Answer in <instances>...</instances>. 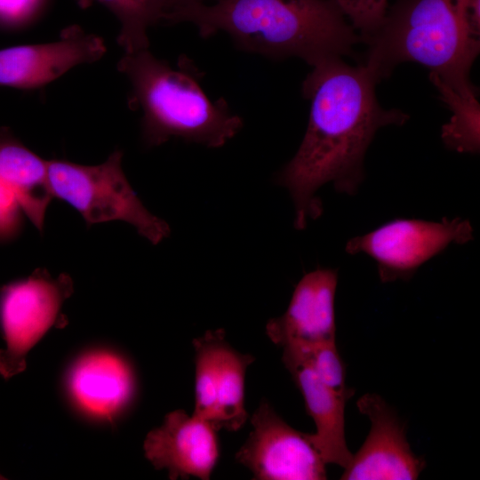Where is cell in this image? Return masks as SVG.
<instances>
[{
  "label": "cell",
  "instance_id": "4fadbf2b",
  "mask_svg": "<svg viewBox=\"0 0 480 480\" xmlns=\"http://www.w3.org/2000/svg\"><path fill=\"white\" fill-rule=\"evenodd\" d=\"M337 269L318 268L297 284L286 311L270 319L268 337L282 348L292 344L334 341Z\"/></svg>",
  "mask_w": 480,
  "mask_h": 480
},
{
  "label": "cell",
  "instance_id": "44dd1931",
  "mask_svg": "<svg viewBox=\"0 0 480 480\" xmlns=\"http://www.w3.org/2000/svg\"><path fill=\"white\" fill-rule=\"evenodd\" d=\"M45 0H0V27L17 28L31 22Z\"/></svg>",
  "mask_w": 480,
  "mask_h": 480
},
{
  "label": "cell",
  "instance_id": "6da1fadb",
  "mask_svg": "<svg viewBox=\"0 0 480 480\" xmlns=\"http://www.w3.org/2000/svg\"><path fill=\"white\" fill-rule=\"evenodd\" d=\"M379 82L362 63L351 66L340 57L313 66L303 81V96L310 100L308 127L296 154L276 177L293 201L295 228H305L308 219L322 214L316 192L324 184L332 182L338 192L355 195L377 131L409 119L400 109L381 107Z\"/></svg>",
  "mask_w": 480,
  "mask_h": 480
},
{
  "label": "cell",
  "instance_id": "ffe728a7",
  "mask_svg": "<svg viewBox=\"0 0 480 480\" xmlns=\"http://www.w3.org/2000/svg\"><path fill=\"white\" fill-rule=\"evenodd\" d=\"M361 37V43L375 34L388 11V0H335Z\"/></svg>",
  "mask_w": 480,
  "mask_h": 480
},
{
  "label": "cell",
  "instance_id": "8fae6325",
  "mask_svg": "<svg viewBox=\"0 0 480 480\" xmlns=\"http://www.w3.org/2000/svg\"><path fill=\"white\" fill-rule=\"evenodd\" d=\"M105 52L101 37L73 25L52 42L1 49L0 85L36 89L76 66L97 61Z\"/></svg>",
  "mask_w": 480,
  "mask_h": 480
},
{
  "label": "cell",
  "instance_id": "9c48e42d",
  "mask_svg": "<svg viewBox=\"0 0 480 480\" xmlns=\"http://www.w3.org/2000/svg\"><path fill=\"white\" fill-rule=\"evenodd\" d=\"M252 430L236 460L259 480H324L326 463L307 433L288 425L263 400L251 418Z\"/></svg>",
  "mask_w": 480,
  "mask_h": 480
},
{
  "label": "cell",
  "instance_id": "7a4b0ae2",
  "mask_svg": "<svg viewBox=\"0 0 480 480\" xmlns=\"http://www.w3.org/2000/svg\"><path fill=\"white\" fill-rule=\"evenodd\" d=\"M163 22L190 23L204 38L225 33L245 52L311 67L353 56L361 43L335 0H218L175 8Z\"/></svg>",
  "mask_w": 480,
  "mask_h": 480
},
{
  "label": "cell",
  "instance_id": "ba28073f",
  "mask_svg": "<svg viewBox=\"0 0 480 480\" xmlns=\"http://www.w3.org/2000/svg\"><path fill=\"white\" fill-rule=\"evenodd\" d=\"M196 351L195 410L218 431H236L248 414L244 409V378L255 358L234 349L225 331L209 330L193 340Z\"/></svg>",
  "mask_w": 480,
  "mask_h": 480
},
{
  "label": "cell",
  "instance_id": "5bb4252c",
  "mask_svg": "<svg viewBox=\"0 0 480 480\" xmlns=\"http://www.w3.org/2000/svg\"><path fill=\"white\" fill-rule=\"evenodd\" d=\"M283 363L303 396L307 413L316 424V432L307 433L309 441L326 464L347 468L353 459L345 438V405L350 397L324 385L307 364L292 360Z\"/></svg>",
  "mask_w": 480,
  "mask_h": 480
},
{
  "label": "cell",
  "instance_id": "ac0fdd59",
  "mask_svg": "<svg viewBox=\"0 0 480 480\" xmlns=\"http://www.w3.org/2000/svg\"><path fill=\"white\" fill-rule=\"evenodd\" d=\"M86 8L99 4L109 10L120 23L117 43L124 53L148 49V28L162 22L167 0H76Z\"/></svg>",
  "mask_w": 480,
  "mask_h": 480
},
{
  "label": "cell",
  "instance_id": "7c38bea8",
  "mask_svg": "<svg viewBox=\"0 0 480 480\" xmlns=\"http://www.w3.org/2000/svg\"><path fill=\"white\" fill-rule=\"evenodd\" d=\"M217 430L207 420L185 411L168 413L144 441L146 458L171 479L208 480L220 457Z\"/></svg>",
  "mask_w": 480,
  "mask_h": 480
},
{
  "label": "cell",
  "instance_id": "2e32d148",
  "mask_svg": "<svg viewBox=\"0 0 480 480\" xmlns=\"http://www.w3.org/2000/svg\"><path fill=\"white\" fill-rule=\"evenodd\" d=\"M47 169L48 161L22 144L9 129L0 128V183L15 196L23 213L40 232L53 198Z\"/></svg>",
  "mask_w": 480,
  "mask_h": 480
},
{
  "label": "cell",
  "instance_id": "52a82bcc",
  "mask_svg": "<svg viewBox=\"0 0 480 480\" xmlns=\"http://www.w3.org/2000/svg\"><path fill=\"white\" fill-rule=\"evenodd\" d=\"M473 232L470 221L461 218L440 221L396 219L349 239L345 250L350 255L364 253L372 258L382 283L408 281L449 244L471 241Z\"/></svg>",
  "mask_w": 480,
  "mask_h": 480
},
{
  "label": "cell",
  "instance_id": "8992f818",
  "mask_svg": "<svg viewBox=\"0 0 480 480\" xmlns=\"http://www.w3.org/2000/svg\"><path fill=\"white\" fill-rule=\"evenodd\" d=\"M67 274L57 277L43 268L0 290V324L6 346L0 349V374L9 379L26 369L28 351L61 318L64 301L73 293Z\"/></svg>",
  "mask_w": 480,
  "mask_h": 480
},
{
  "label": "cell",
  "instance_id": "603a6c76",
  "mask_svg": "<svg viewBox=\"0 0 480 480\" xmlns=\"http://www.w3.org/2000/svg\"><path fill=\"white\" fill-rule=\"evenodd\" d=\"M207 1H212V0H167V12L178 7H181V6H185V5L192 4L206 3ZM212 1L215 2L218 0H212Z\"/></svg>",
  "mask_w": 480,
  "mask_h": 480
},
{
  "label": "cell",
  "instance_id": "277c9868",
  "mask_svg": "<svg viewBox=\"0 0 480 480\" xmlns=\"http://www.w3.org/2000/svg\"><path fill=\"white\" fill-rule=\"evenodd\" d=\"M117 70L131 86L128 105L141 112V135L148 147L178 138L220 148L243 126L224 99L212 100L206 95L198 69L185 56L172 66L144 49L124 53Z\"/></svg>",
  "mask_w": 480,
  "mask_h": 480
},
{
  "label": "cell",
  "instance_id": "30bf717a",
  "mask_svg": "<svg viewBox=\"0 0 480 480\" xmlns=\"http://www.w3.org/2000/svg\"><path fill=\"white\" fill-rule=\"evenodd\" d=\"M356 406L370 420V432L340 479H417L426 461L412 451L405 425L396 411L375 393L362 396Z\"/></svg>",
  "mask_w": 480,
  "mask_h": 480
},
{
  "label": "cell",
  "instance_id": "d6986e66",
  "mask_svg": "<svg viewBox=\"0 0 480 480\" xmlns=\"http://www.w3.org/2000/svg\"><path fill=\"white\" fill-rule=\"evenodd\" d=\"M282 360L307 364L333 391L351 397L355 391L346 386V365L336 341L292 344L283 347Z\"/></svg>",
  "mask_w": 480,
  "mask_h": 480
},
{
  "label": "cell",
  "instance_id": "5b68a950",
  "mask_svg": "<svg viewBox=\"0 0 480 480\" xmlns=\"http://www.w3.org/2000/svg\"><path fill=\"white\" fill-rule=\"evenodd\" d=\"M122 157L123 152L116 149L97 165L50 160L47 174L51 192L78 212L88 226L125 221L156 244L170 235V227L144 206L123 171Z\"/></svg>",
  "mask_w": 480,
  "mask_h": 480
},
{
  "label": "cell",
  "instance_id": "9a60e30c",
  "mask_svg": "<svg viewBox=\"0 0 480 480\" xmlns=\"http://www.w3.org/2000/svg\"><path fill=\"white\" fill-rule=\"evenodd\" d=\"M133 387L127 364L116 355L94 352L81 357L70 374L71 391L87 412L115 415L129 400Z\"/></svg>",
  "mask_w": 480,
  "mask_h": 480
},
{
  "label": "cell",
  "instance_id": "e0dca14e",
  "mask_svg": "<svg viewBox=\"0 0 480 480\" xmlns=\"http://www.w3.org/2000/svg\"><path fill=\"white\" fill-rule=\"evenodd\" d=\"M452 116L442 126L441 138L450 149L476 154L480 148V104L477 88L458 90L436 80H430Z\"/></svg>",
  "mask_w": 480,
  "mask_h": 480
},
{
  "label": "cell",
  "instance_id": "3957f363",
  "mask_svg": "<svg viewBox=\"0 0 480 480\" xmlns=\"http://www.w3.org/2000/svg\"><path fill=\"white\" fill-rule=\"evenodd\" d=\"M366 45L364 65L380 82L403 62L430 70L429 79L473 89L480 51V0H396Z\"/></svg>",
  "mask_w": 480,
  "mask_h": 480
},
{
  "label": "cell",
  "instance_id": "7402d4cb",
  "mask_svg": "<svg viewBox=\"0 0 480 480\" xmlns=\"http://www.w3.org/2000/svg\"><path fill=\"white\" fill-rule=\"evenodd\" d=\"M22 210L15 196L0 183V240L17 236L22 226Z\"/></svg>",
  "mask_w": 480,
  "mask_h": 480
}]
</instances>
